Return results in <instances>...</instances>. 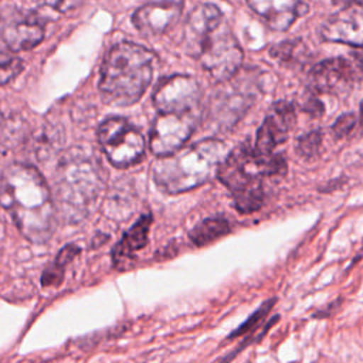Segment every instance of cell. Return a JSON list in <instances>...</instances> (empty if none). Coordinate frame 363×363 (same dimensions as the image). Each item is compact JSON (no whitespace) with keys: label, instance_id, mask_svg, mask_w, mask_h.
<instances>
[{"label":"cell","instance_id":"cell-20","mask_svg":"<svg viewBox=\"0 0 363 363\" xmlns=\"http://www.w3.org/2000/svg\"><path fill=\"white\" fill-rule=\"evenodd\" d=\"M79 252V248L74 244H68L65 245L60 252L58 255L55 257L54 259V264L47 268L43 274V285L44 286H50V285H58L61 281H62V277H64V269H65V265L74 259Z\"/></svg>","mask_w":363,"mask_h":363},{"label":"cell","instance_id":"cell-2","mask_svg":"<svg viewBox=\"0 0 363 363\" xmlns=\"http://www.w3.org/2000/svg\"><path fill=\"white\" fill-rule=\"evenodd\" d=\"M286 160L281 155L261 153L244 142L225 155L217 177L230 190L235 208L242 213L257 211L265 199L264 180L284 176Z\"/></svg>","mask_w":363,"mask_h":363},{"label":"cell","instance_id":"cell-10","mask_svg":"<svg viewBox=\"0 0 363 363\" xmlns=\"http://www.w3.org/2000/svg\"><path fill=\"white\" fill-rule=\"evenodd\" d=\"M197 121V113H157L149 133L150 152L157 159L174 153L189 140Z\"/></svg>","mask_w":363,"mask_h":363},{"label":"cell","instance_id":"cell-24","mask_svg":"<svg viewBox=\"0 0 363 363\" xmlns=\"http://www.w3.org/2000/svg\"><path fill=\"white\" fill-rule=\"evenodd\" d=\"M21 69L23 64L18 58L0 51V85L10 82Z\"/></svg>","mask_w":363,"mask_h":363},{"label":"cell","instance_id":"cell-5","mask_svg":"<svg viewBox=\"0 0 363 363\" xmlns=\"http://www.w3.org/2000/svg\"><path fill=\"white\" fill-rule=\"evenodd\" d=\"M225 155V145L220 139H201L159 157L153 164V180L167 194L191 190L217 176Z\"/></svg>","mask_w":363,"mask_h":363},{"label":"cell","instance_id":"cell-6","mask_svg":"<svg viewBox=\"0 0 363 363\" xmlns=\"http://www.w3.org/2000/svg\"><path fill=\"white\" fill-rule=\"evenodd\" d=\"M191 57L200 61L214 81L225 82L237 75L244 54L233 31L223 21L199 41Z\"/></svg>","mask_w":363,"mask_h":363},{"label":"cell","instance_id":"cell-16","mask_svg":"<svg viewBox=\"0 0 363 363\" xmlns=\"http://www.w3.org/2000/svg\"><path fill=\"white\" fill-rule=\"evenodd\" d=\"M248 6L275 31L288 30L299 16L308 13V6L302 1L257 0L248 1Z\"/></svg>","mask_w":363,"mask_h":363},{"label":"cell","instance_id":"cell-14","mask_svg":"<svg viewBox=\"0 0 363 363\" xmlns=\"http://www.w3.org/2000/svg\"><path fill=\"white\" fill-rule=\"evenodd\" d=\"M356 3L336 11L320 26V37L326 41L345 43L349 45H362V6L353 9Z\"/></svg>","mask_w":363,"mask_h":363},{"label":"cell","instance_id":"cell-9","mask_svg":"<svg viewBox=\"0 0 363 363\" xmlns=\"http://www.w3.org/2000/svg\"><path fill=\"white\" fill-rule=\"evenodd\" d=\"M201 102V86L190 75L176 74L162 78L153 91V105L159 113H196Z\"/></svg>","mask_w":363,"mask_h":363},{"label":"cell","instance_id":"cell-8","mask_svg":"<svg viewBox=\"0 0 363 363\" xmlns=\"http://www.w3.org/2000/svg\"><path fill=\"white\" fill-rule=\"evenodd\" d=\"M234 77L221 82L223 85L211 96L208 118L214 129H230L252 104L255 92L252 81L250 82V78L237 81Z\"/></svg>","mask_w":363,"mask_h":363},{"label":"cell","instance_id":"cell-18","mask_svg":"<svg viewBox=\"0 0 363 363\" xmlns=\"http://www.w3.org/2000/svg\"><path fill=\"white\" fill-rule=\"evenodd\" d=\"M152 224V214H143L138 221L122 235V240L116 244L112 259L116 268H125L126 262H130L133 252L142 250L147 244V234Z\"/></svg>","mask_w":363,"mask_h":363},{"label":"cell","instance_id":"cell-27","mask_svg":"<svg viewBox=\"0 0 363 363\" xmlns=\"http://www.w3.org/2000/svg\"><path fill=\"white\" fill-rule=\"evenodd\" d=\"M301 105H302V109L309 112L312 116H320L323 113L322 102L312 92H308L305 95V99H303V102Z\"/></svg>","mask_w":363,"mask_h":363},{"label":"cell","instance_id":"cell-3","mask_svg":"<svg viewBox=\"0 0 363 363\" xmlns=\"http://www.w3.org/2000/svg\"><path fill=\"white\" fill-rule=\"evenodd\" d=\"M104 167L92 153L74 147L62 155L54 176L55 211L67 223L84 220L104 190Z\"/></svg>","mask_w":363,"mask_h":363},{"label":"cell","instance_id":"cell-7","mask_svg":"<svg viewBox=\"0 0 363 363\" xmlns=\"http://www.w3.org/2000/svg\"><path fill=\"white\" fill-rule=\"evenodd\" d=\"M98 140L109 163L119 169L140 162L146 150L143 135L121 116H111L99 125Z\"/></svg>","mask_w":363,"mask_h":363},{"label":"cell","instance_id":"cell-21","mask_svg":"<svg viewBox=\"0 0 363 363\" xmlns=\"http://www.w3.org/2000/svg\"><path fill=\"white\" fill-rule=\"evenodd\" d=\"M275 299H268L267 302H264L250 318H247L238 328H235L230 335H228V340L242 336V335H252V332L261 325V322L264 320V318L267 316V313L271 311V308L274 306Z\"/></svg>","mask_w":363,"mask_h":363},{"label":"cell","instance_id":"cell-11","mask_svg":"<svg viewBox=\"0 0 363 363\" xmlns=\"http://www.w3.org/2000/svg\"><path fill=\"white\" fill-rule=\"evenodd\" d=\"M354 79V67L343 57L323 60L309 72L311 92L342 95L350 91Z\"/></svg>","mask_w":363,"mask_h":363},{"label":"cell","instance_id":"cell-15","mask_svg":"<svg viewBox=\"0 0 363 363\" xmlns=\"http://www.w3.org/2000/svg\"><path fill=\"white\" fill-rule=\"evenodd\" d=\"M223 23L220 9L213 3H199L189 13L183 27V47L191 55L199 41Z\"/></svg>","mask_w":363,"mask_h":363},{"label":"cell","instance_id":"cell-12","mask_svg":"<svg viewBox=\"0 0 363 363\" xmlns=\"http://www.w3.org/2000/svg\"><path fill=\"white\" fill-rule=\"evenodd\" d=\"M295 121L294 104L286 101L275 102L257 132L254 147L261 153H274V149L288 139Z\"/></svg>","mask_w":363,"mask_h":363},{"label":"cell","instance_id":"cell-28","mask_svg":"<svg viewBox=\"0 0 363 363\" xmlns=\"http://www.w3.org/2000/svg\"><path fill=\"white\" fill-rule=\"evenodd\" d=\"M1 122H3V115H1V111H0V128H1Z\"/></svg>","mask_w":363,"mask_h":363},{"label":"cell","instance_id":"cell-17","mask_svg":"<svg viewBox=\"0 0 363 363\" xmlns=\"http://www.w3.org/2000/svg\"><path fill=\"white\" fill-rule=\"evenodd\" d=\"M1 38L11 51H26L34 48L44 38V27L35 13L27 18L10 23L1 31Z\"/></svg>","mask_w":363,"mask_h":363},{"label":"cell","instance_id":"cell-4","mask_svg":"<svg viewBox=\"0 0 363 363\" xmlns=\"http://www.w3.org/2000/svg\"><path fill=\"white\" fill-rule=\"evenodd\" d=\"M155 61V52L143 45L128 41L115 44L101 65L102 99L115 106L138 102L150 84Z\"/></svg>","mask_w":363,"mask_h":363},{"label":"cell","instance_id":"cell-22","mask_svg":"<svg viewBox=\"0 0 363 363\" xmlns=\"http://www.w3.org/2000/svg\"><path fill=\"white\" fill-rule=\"evenodd\" d=\"M320 145H322V133L319 130H312L298 138L295 149L299 156L311 159L318 155Z\"/></svg>","mask_w":363,"mask_h":363},{"label":"cell","instance_id":"cell-13","mask_svg":"<svg viewBox=\"0 0 363 363\" xmlns=\"http://www.w3.org/2000/svg\"><path fill=\"white\" fill-rule=\"evenodd\" d=\"M182 10L183 3L180 1L146 3L135 10L132 21L143 35H159L174 26Z\"/></svg>","mask_w":363,"mask_h":363},{"label":"cell","instance_id":"cell-26","mask_svg":"<svg viewBox=\"0 0 363 363\" xmlns=\"http://www.w3.org/2000/svg\"><path fill=\"white\" fill-rule=\"evenodd\" d=\"M356 126V116L353 113H345L336 119V122L332 126L333 133L337 138L347 136Z\"/></svg>","mask_w":363,"mask_h":363},{"label":"cell","instance_id":"cell-1","mask_svg":"<svg viewBox=\"0 0 363 363\" xmlns=\"http://www.w3.org/2000/svg\"><path fill=\"white\" fill-rule=\"evenodd\" d=\"M0 206L31 242L43 244L55 230V206L41 173L24 163L7 166L0 176Z\"/></svg>","mask_w":363,"mask_h":363},{"label":"cell","instance_id":"cell-25","mask_svg":"<svg viewBox=\"0 0 363 363\" xmlns=\"http://www.w3.org/2000/svg\"><path fill=\"white\" fill-rule=\"evenodd\" d=\"M278 319H279V316H278V315H275L272 319H269V320L265 323V326L262 328L261 333H258V335H247V337L240 343V346H238V347H235L233 352H230V353H227L224 357H221L220 363H230V362H233V360L235 359V356H237L238 353H241L245 347H248L251 343L259 342V340L264 337V335L268 332V329H269L271 326H274V325H275V322H277Z\"/></svg>","mask_w":363,"mask_h":363},{"label":"cell","instance_id":"cell-23","mask_svg":"<svg viewBox=\"0 0 363 363\" xmlns=\"http://www.w3.org/2000/svg\"><path fill=\"white\" fill-rule=\"evenodd\" d=\"M302 48H303V44L299 40H288L272 47L269 52L274 58L282 62H288V61H295V58L301 55L299 50Z\"/></svg>","mask_w":363,"mask_h":363},{"label":"cell","instance_id":"cell-19","mask_svg":"<svg viewBox=\"0 0 363 363\" xmlns=\"http://www.w3.org/2000/svg\"><path fill=\"white\" fill-rule=\"evenodd\" d=\"M230 231V223L224 217H208L193 227V230L189 233V237L194 245L203 247L228 234Z\"/></svg>","mask_w":363,"mask_h":363}]
</instances>
